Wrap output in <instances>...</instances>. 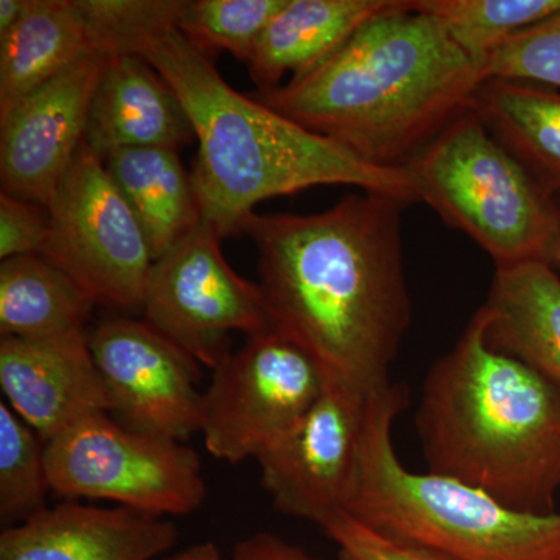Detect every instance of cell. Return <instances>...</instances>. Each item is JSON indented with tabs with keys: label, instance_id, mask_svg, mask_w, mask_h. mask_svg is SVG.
I'll return each instance as SVG.
<instances>
[{
	"label": "cell",
	"instance_id": "6da1fadb",
	"mask_svg": "<svg viewBox=\"0 0 560 560\" xmlns=\"http://www.w3.org/2000/svg\"><path fill=\"white\" fill-rule=\"evenodd\" d=\"M360 190L311 215L250 213L241 234L256 245L271 327L311 353L327 377L371 394L410 329L401 209Z\"/></svg>",
	"mask_w": 560,
	"mask_h": 560
},
{
	"label": "cell",
	"instance_id": "7a4b0ae2",
	"mask_svg": "<svg viewBox=\"0 0 560 560\" xmlns=\"http://www.w3.org/2000/svg\"><path fill=\"white\" fill-rule=\"evenodd\" d=\"M178 16L142 28L124 55L149 61L178 95L198 142L191 179L202 223L221 241L241 234L259 202L315 186L381 191L407 206L419 201L407 168L368 164L235 91L212 58L178 31Z\"/></svg>",
	"mask_w": 560,
	"mask_h": 560
},
{
	"label": "cell",
	"instance_id": "3957f363",
	"mask_svg": "<svg viewBox=\"0 0 560 560\" xmlns=\"http://www.w3.org/2000/svg\"><path fill=\"white\" fill-rule=\"evenodd\" d=\"M482 83L440 22L399 0L312 72L253 95L368 164L405 168Z\"/></svg>",
	"mask_w": 560,
	"mask_h": 560
},
{
	"label": "cell",
	"instance_id": "277c9868",
	"mask_svg": "<svg viewBox=\"0 0 560 560\" xmlns=\"http://www.w3.org/2000/svg\"><path fill=\"white\" fill-rule=\"evenodd\" d=\"M478 308L423 383L416 427L431 474L525 514H555L560 492V389L486 341Z\"/></svg>",
	"mask_w": 560,
	"mask_h": 560
},
{
	"label": "cell",
	"instance_id": "5b68a950",
	"mask_svg": "<svg viewBox=\"0 0 560 560\" xmlns=\"http://www.w3.org/2000/svg\"><path fill=\"white\" fill-rule=\"evenodd\" d=\"M408 399L404 383L368 396L359 489L348 514L447 560H560L558 512L514 511L464 482L401 464L393 427Z\"/></svg>",
	"mask_w": 560,
	"mask_h": 560
},
{
	"label": "cell",
	"instance_id": "8992f818",
	"mask_svg": "<svg viewBox=\"0 0 560 560\" xmlns=\"http://www.w3.org/2000/svg\"><path fill=\"white\" fill-rule=\"evenodd\" d=\"M405 168L418 200L485 249L495 268L548 261L559 230L556 195L471 106Z\"/></svg>",
	"mask_w": 560,
	"mask_h": 560
},
{
	"label": "cell",
	"instance_id": "52a82bcc",
	"mask_svg": "<svg viewBox=\"0 0 560 560\" xmlns=\"http://www.w3.org/2000/svg\"><path fill=\"white\" fill-rule=\"evenodd\" d=\"M51 492L106 500L167 517L201 508L208 495L198 453L180 441L121 425L108 412L91 416L46 442Z\"/></svg>",
	"mask_w": 560,
	"mask_h": 560
},
{
	"label": "cell",
	"instance_id": "ba28073f",
	"mask_svg": "<svg viewBox=\"0 0 560 560\" xmlns=\"http://www.w3.org/2000/svg\"><path fill=\"white\" fill-rule=\"evenodd\" d=\"M43 256L86 291L95 305L142 313L153 257L145 234L101 154L86 143L47 206Z\"/></svg>",
	"mask_w": 560,
	"mask_h": 560
},
{
	"label": "cell",
	"instance_id": "9c48e42d",
	"mask_svg": "<svg viewBox=\"0 0 560 560\" xmlns=\"http://www.w3.org/2000/svg\"><path fill=\"white\" fill-rule=\"evenodd\" d=\"M202 397L201 433L217 459H257L319 399L327 375L311 353L275 327L213 368Z\"/></svg>",
	"mask_w": 560,
	"mask_h": 560
},
{
	"label": "cell",
	"instance_id": "30bf717a",
	"mask_svg": "<svg viewBox=\"0 0 560 560\" xmlns=\"http://www.w3.org/2000/svg\"><path fill=\"white\" fill-rule=\"evenodd\" d=\"M220 242L201 221L153 261L142 305L150 326L210 370L230 355L232 331L249 337L271 327L259 283L232 270Z\"/></svg>",
	"mask_w": 560,
	"mask_h": 560
},
{
	"label": "cell",
	"instance_id": "8fae6325",
	"mask_svg": "<svg viewBox=\"0 0 560 560\" xmlns=\"http://www.w3.org/2000/svg\"><path fill=\"white\" fill-rule=\"evenodd\" d=\"M368 396L327 377L312 410L257 456L276 510L319 526L349 511L359 489Z\"/></svg>",
	"mask_w": 560,
	"mask_h": 560
},
{
	"label": "cell",
	"instance_id": "7c38bea8",
	"mask_svg": "<svg viewBox=\"0 0 560 560\" xmlns=\"http://www.w3.org/2000/svg\"><path fill=\"white\" fill-rule=\"evenodd\" d=\"M90 349L121 425L180 442L201 431L200 363L145 319L103 320Z\"/></svg>",
	"mask_w": 560,
	"mask_h": 560
},
{
	"label": "cell",
	"instance_id": "4fadbf2b",
	"mask_svg": "<svg viewBox=\"0 0 560 560\" xmlns=\"http://www.w3.org/2000/svg\"><path fill=\"white\" fill-rule=\"evenodd\" d=\"M105 61V55H91L0 119L2 194L47 209L86 139L91 102Z\"/></svg>",
	"mask_w": 560,
	"mask_h": 560
},
{
	"label": "cell",
	"instance_id": "5bb4252c",
	"mask_svg": "<svg viewBox=\"0 0 560 560\" xmlns=\"http://www.w3.org/2000/svg\"><path fill=\"white\" fill-rule=\"evenodd\" d=\"M0 386L11 410L44 444L81 420L110 412L86 331L54 340L2 338Z\"/></svg>",
	"mask_w": 560,
	"mask_h": 560
},
{
	"label": "cell",
	"instance_id": "9a60e30c",
	"mask_svg": "<svg viewBox=\"0 0 560 560\" xmlns=\"http://www.w3.org/2000/svg\"><path fill=\"white\" fill-rule=\"evenodd\" d=\"M175 523L127 508L65 503L0 536V560H153L171 550Z\"/></svg>",
	"mask_w": 560,
	"mask_h": 560
},
{
	"label": "cell",
	"instance_id": "2e32d148",
	"mask_svg": "<svg viewBox=\"0 0 560 560\" xmlns=\"http://www.w3.org/2000/svg\"><path fill=\"white\" fill-rule=\"evenodd\" d=\"M195 139L178 95L138 55H110L92 97L84 143L95 153L124 149L178 150Z\"/></svg>",
	"mask_w": 560,
	"mask_h": 560
},
{
	"label": "cell",
	"instance_id": "e0dca14e",
	"mask_svg": "<svg viewBox=\"0 0 560 560\" xmlns=\"http://www.w3.org/2000/svg\"><path fill=\"white\" fill-rule=\"evenodd\" d=\"M399 3V0H287L261 33L248 61L259 91L300 79L345 46L357 32Z\"/></svg>",
	"mask_w": 560,
	"mask_h": 560
},
{
	"label": "cell",
	"instance_id": "ac0fdd59",
	"mask_svg": "<svg viewBox=\"0 0 560 560\" xmlns=\"http://www.w3.org/2000/svg\"><path fill=\"white\" fill-rule=\"evenodd\" d=\"M486 341L560 389V279L548 261L497 268L488 301Z\"/></svg>",
	"mask_w": 560,
	"mask_h": 560
},
{
	"label": "cell",
	"instance_id": "d6986e66",
	"mask_svg": "<svg viewBox=\"0 0 560 560\" xmlns=\"http://www.w3.org/2000/svg\"><path fill=\"white\" fill-rule=\"evenodd\" d=\"M103 161L135 212L153 261L201 223L191 172L184 167L178 150L164 147L116 150Z\"/></svg>",
	"mask_w": 560,
	"mask_h": 560
},
{
	"label": "cell",
	"instance_id": "ffe728a7",
	"mask_svg": "<svg viewBox=\"0 0 560 560\" xmlns=\"http://www.w3.org/2000/svg\"><path fill=\"white\" fill-rule=\"evenodd\" d=\"M94 54L73 0H32L20 24L0 38V119Z\"/></svg>",
	"mask_w": 560,
	"mask_h": 560
},
{
	"label": "cell",
	"instance_id": "44dd1931",
	"mask_svg": "<svg viewBox=\"0 0 560 560\" xmlns=\"http://www.w3.org/2000/svg\"><path fill=\"white\" fill-rule=\"evenodd\" d=\"M94 307L86 291L43 254L0 265L2 338L54 340L84 334Z\"/></svg>",
	"mask_w": 560,
	"mask_h": 560
},
{
	"label": "cell",
	"instance_id": "7402d4cb",
	"mask_svg": "<svg viewBox=\"0 0 560 560\" xmlns=\"http://www.w3.org/2000/svg\"><path fill=\"white\" fill-rule=\"evenodd\" d=\"M471 109L551 194H559V90L490 79L475 92Z\"/></svg>",
	"mask_w": 560,
	"mask_h": 560
},
{
	"label": "cell",
	"instance_id": "603a6c76",
	"mask_svg": "<svg viewBox=\"0 0 560 560\" xmlns=\"http://www.w3.org/2000/svg\"><path fill=\"white\" fill-rule=\"evenodd\" d=\"M412 7L440 22L482 72L504 40L558 13L560 0H412Z\"/></svg>",
	"mask_w": 560,
	"mask_h": 560
},
{
	"label": "cell",
	"instance_id": "cb8c5ba5",
	"mask_svg": "<svg viewBox=\"0 0 560 560\" xmlns=\"http://www.w3.org/2000/svg\"><path fill=\"white\" fill-rule=\"evenodd\" d=\"M287 0H184L176 27L208 57L230 51L248 65L254 47Z\"/></svg>",
	"mask_w": 560,
	"mask_h": 560
},
{
	"label": "cell",
	"instance_id": "d4e9b609",
	"mask_svg": "<svg viewBox=\"0 0 560 560\" xmlns=\"http://www.w3.org/2000/svg\"><path fill=\"white\" fill-rule=\"evenodd\" d=\"M46 444L9 404H0V517L27 521L46 510Z\"/></svg>",
	"mask_w": 560,
	"mask_h": 560
},
{
	"label": "cell",
	"instance_id": "484cf974",
	"mask_svg": "<svg viewBox=\"0 0 560 560\" xmlns=\"http://www.w3.org/2000/svg\"><path fill=\"white\" fill-rule=\"evenodd\" d=\"M482 77L560 91V11L504 40L482 66Z\"/></svg>",
	"mask_w": 560,
	"mask_h": 560
},
{
	"label": "cell",
	"instance_id": "4316f807",
	"mask_svg": "<svg viewBox=\"0 0 560 560\" xmlns=\"http://www.w3.org/2000/svg\"><path fill=\"white\" fill-rule=\"evenodd\" d=\"M320 528L353 560H447L436 552L389 539L355 521L348 512L334 515Z\"/></svg>",
	"mask_w": 560,
	"mask_h": 560
},
{
	"label": "cell",
	"instance_id": "83f0119b",
	"mask_svg": "<svg viewBox=\"0 0 560 560\" xmlns=\"http://www.w3.org/2000/svg\"><path fill=\"white\" fill-rule=\"evenodd\" d=\"M49 235L46 208L13 195H0V259L43 254Z\"/></svg>",
	"mask_w": 560,
	"mask_h": 560
},
{
	"label": "cell",
	"instance_id": "f1b7e54d",
	"mask_svg": "<svg viewBox=\"0 0 560 560\" xmlns=\"http://www.w3.org/2000/svg\"><path fill=\"white\" fill-rule=\"evenodd\" d=\"M234 560H319L313 558L275 534L259 533L242 540L234 550Z\"/></svg>",
	"mask_w": 560,
	"mask_h": 560
},
{
	"label": "cell",
	"instance_id": "f546056e",
	"mask_svg": "<svg viewBox=\"0 0 560 560\" xmlns=\"http://www.w3.org/2000/svg\"><path fill=\"white\" fill-rule=\"evenodd\" d=\"M31 5L32 0H0V38L20 24Z\"/></svg>",
	"mask_w": 560,
	"mask_h": 560
},
{
	"label": "cell",
	"instance_id": "4dcf8cb0",
	"mask_svg": "<svg viewBox=\"0 0 560 560\" xmlns=\"http://www.w3.org/2000/svg\"><path fill=\"white\" fill-rule=\"evenodd\" d=\"M164 560H223L220 550L212 541H201V544L191 545L186 550L168 556Z\"/></svg>",
	"mask_w": 560,
	"mask_h": 560
},
{
	"label": "cell",
	"instance_id": "1f68e13d",
	"mask_svg": "<svg viewBox=\"0 0 560 560\" xmlns=\"http://www.w3.org/2000/svg\"><path fill=\"white\" fill-rule=\"evenodd\" d=\"M556 200H558L559 206V230L558 235H556L555 245H552L550 257H548V264L551 267H560V191L556 194Z\"/></svg>",
	"mask_w": 560,
	"mask_h": 560
},
{
	"label": "cell",
	"instance_id": "d6a6232c",
	"mask_svg": "<svg viewBox=\"0 0 560 560\" xmlns=\"http://www.w3.org/2000/svg\"><path fill=\"white\" fill-rule=\"evenodd\" d=\"M337 560H353V559L350 558L349 555H346V552L340 551V555H338V559Z\"/></svg>",
	"mask_w": 560,
	"mask_h": 560
}]
</instances>
